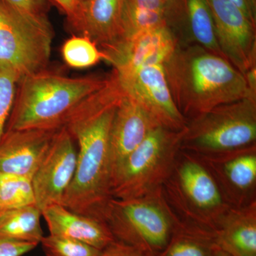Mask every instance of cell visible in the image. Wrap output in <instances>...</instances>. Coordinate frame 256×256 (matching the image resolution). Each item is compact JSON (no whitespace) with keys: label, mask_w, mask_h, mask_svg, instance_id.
Returning <instances> with one entry per match:
<instances>
[{"label":"cell","mask_w":256,"mask_h":256,"mask_svg":"<svg viewBox=\"0 0 256 256\" xmlns=\"http://www.w3.org/2000/svg\"><path fill=\"white\" fill-rule=\"evenodd\" d=\"M163 66L175 105L186 122L223 104L256 99L242 72L200 45L178 44Z\"/></svg>","instance_id":"7a4b0ae2"},{"label":"cell","mask_w":256,"mask_h":256,"mask_svg":"<svg viewBox=\"0 0 256 256\" xmlns=\"http://www.w3.org/2000/svg\"><path fill=\"white\" fill-rule=\"evenodd\" d=\"M53 38L48 18L22 14L0 0V64L20 80L46 70Z\"/></svg>","instance_id":"52a82bcc"},{"label":"cell","mask_w":256,"mask_h":256,"mask_svg":"<svg viewBox=\"0 0 256 256\" xmlns=\"http://www.w3.org/2000/svg\"><path fill=\"white\" fill-rule=\"evenodd\" d=\"M116 76L126 94L137 101L158 126L174 131L185 128L188 122L175 105L163 64L148 66Z\"/></svg>","instance_id":"ba28073f"},{"label":"cell","mask_w":256,"mask_h":256,"mask_svg":"<svg viewBox=\"0 0 256 256\" xmlns=\"http://www.w3.org/2000/svg\"><path fill=\"white\" fill-rule=\"evenodd\" d=\"M38 245L34 242H18L0 237V256H23Z\"/></svg>","instance_id":"83f0119b"},{"label":"cell","mask_w":256,"mask_h":256,"mask_svg":"<svg viewBox=\"0 0 256 256\" xmlns=\"http://www.w3.org/2000/svg\"><path fill=\"white\" fill-rule=\"evenodd\" d=\"M50 235L85 242L102 250L116 240L107 224L69 210L62 204H53L42 212Z\"/></svg>","instance_id":"2e32d148"},{"label":"cell","mask_w":256,"mask_h":256,"mask_svg":"<svg viewBox=\"0 0 256 256\" xmlns=\"http://www.w3.org/2000/svg\"><path fill=\"white\" fill-rule=\"evenodd\" d=\"M220 53L244 76L256 68V25L228 0H206Z\"/></svg>","instance_id":"9c48e42d"},{"label":"cell","mask_w":256,"mask_h":256,"mask_svg":"<svg viewBox=\"0 0 256 256\" xmlns=\"http://www.w3.org/2000/svg\"><path fill=\"white\" fill-rule=\"evenodd\" d=\"M0 204L2 210L36 205L32 178L0 173Z\"/></svg>","instance_id":"603a6c76"},{"label":"cell","mask_w":256,"mask_h":256,"mask_svg":"<svg viewBox=\"0 0 256 256\" xmlns=\"http://www.w3.org/2000/svg\"><path fill=\"white\" fill-rule=\"evenodd\" d=\"M160 190L132 200L112 198L105 223L117 242L134 248L146 256H158L168 245L174 218L158 196Z\"/></svg>","instance_id":"8992f818"},{"label":"cell","mask_w":256,"mask_h":256,"mask_svg":"<svg viewBox=\"0 0 256 256\" xmlns=\"http://www.w3.org/2000/svg\"><path fill=\"white\" fill-rule=\"evenodd\" d=\"M183 130L154 128L114 174L112 198L132 200L160 190L174 171L181 151Z\"/></svg>","instance_id":"5b68a950"},{"label":"cell","mask_w":256,"mask_h":256,"mask_svg":"<svg viewBox=\"0 0 256 256\" xmlns=\"http://www.w3.org/2000/svg\"><path fill=\"white\" fill-rule=\"evenodd\" d=\"M220 159V175L222 183L230 193L242 195L255 190L256 184V146L226 153L212 156Z\"/></svg>","instance_id":"d6986e66"},{"label":"cell","mask_w":256,"mask_h":256,"mask_svg":"<svg viewBox=\"0 0 256 256\" xmlns=\"http://www.w3.org/2000/svg\"><path fill=\"white\" fill-rule=\"evenodd\" d=\"M1 204H0V212H1Z\"/></svg>","instance_id":"d6a6232c"},{"label":"cell","mask_w":256,"mask_h":256,"mask_svg":"<svg viewBox=\"0 0 256 256\" xmlns=\"http://www.w3.org/2000/svg\"><path fill=\"white\" fill-rule=\"evenodd\" d=\"M13 9L33 18H48L46 0H2Z\"/></svg>","instance_id":"4316f807"},{"label":"cell","mask_w":256,"mask_h":256,"mask_svg":"<svg viewBox=\"0 0 256 256\" xmlns=\"http://www.w3.org/2000/svg\"><path fill=\"white\" fill-rule=\"evenodd\" d=\"M111 78L112 74L70 78L47 70L24 77L18 82L5 130L60 129L72 112Z\"/></svg>","instance_id":"3957f363"},{"label":"cell","mask_w":256,"mask_h":256,"mask_svg":"<svg viewBox=\"0 0 256 256\" xmlns=\"http://www.w3.org/2000/svg\"><path fill=\"white\" fill-rule=\"evenodd\" d=\"M178 168V178L185 196L197 208L222 214L225 203L218 184L202 164L188 156Z\"/></svg>","instance_id":"ac0fdd59"},{"label":"cell","mask_w":256,"mask_h":256,"mask_svg":"<svg viewBox=\"0 0 256 256\" xmlns=\"http://www.w3.org/2000/svg\"><path fill=\"white\" fill-rule=\"evenodd\" d=\"M46 1L52 2L62 10L68 18V22L73 26L78 18L82 2L79 0H46Z\"/></svg>","instance_id":"f1b7e54d"},{"label":"cell","mask_w":256,"mask_h":256,"mask_svg":"<svg viewBox=\"0 0 256 256\" xmlns=\"http://www.w3.org/2000/svg\"><path fill=\"white\" fill-rule=\"evenodd\" d=\"M218 250L214 230L175 223L168 245L158 256H215Z\"/></svg>","instance_id":"ffe728a7"},{"label":"cell","mask_w":256,"mask_h":256,"mask_svg":"<svg viewBox=\"0 0 256 256\" xmlns=\"http://www.w3.org/2000/svg\"><path fill=\"white\" fill-rule=\"evenodd\" d=\"M58 130H5L0 140V173L32 178Z\"/></svg>","instance_id":"7c38bea8"},{"label":"cell","mask_w":256,"mask_h":256,"mask_svg":"<svg viewBox=\"0 0 256 256\" xmlns=\"http://www.w3.org/2000/svg\"><path fill=\"white\" fill-rule=\"evenodd\" d=\"M124 92L114 72L110 82L79 106L64 127L77 143L73 181L60 204L105 223L111 194V126Z\"/></svg>","instance_id":"6da1fadb"},{"label":"cell","mask_w":256,"mask_h":256,"mask_svg":"<svg viewBox=\"0 0 256 256\" xmlns=\"http://www.w3.org/2000/svg\"><path fill=\"white\" fill-rule=\"evenodd\" d=\"M73 138L62 127L58 130L32 178L36 205L40 210L60 204L64 194L73 181L77 165V149Z\"/></svg>","instance_id":"30bf717a"},{"label":"cell","mask_w":256,"mask_h":256,"mask_svg":"<svg viewBox=\"0 0 256 256\" xmlns=\"http://www.w3.org/2000/svg\"><path fill=\"white\" fill-rule=\"evenodd\" d=\"M168 9L169 0H124V40L146 30L168 24Z\"/></svg>","instance_id":"44dd1931"},{"label":"cell","mask_w":256,"mask_h":256,"mask_svg":"<svg viewBox=\"0 0 256 256\" xmlns=\"http://www.w3.org/2000/svg\"><path fill=\"white\" fill-rule=\"evenodd\" d=\"M20 82L18 74L0 64V140L4 134Z\"/></svg>","instance_id":"484cf974"},{"label":"cell","mask_w":256,"mask_h":256,"mask_svg":"<svg viewBox=\"0 0 256 256\" xmlns=\"http://www.w3.org/2000/svg\"><path fill=\"white\" fill-rule=\"evenodd\" d=\"M124 0H84L72 26L95 42L101 50H110L124 40L122 11Z\"/></svg>","instance_id":"9a60e30c"},{"label":"cell","mask_w":256,"mask_h":256,"mask_svg":"<svg viewBox=\"0 0 256 256\" xmlns=\"http://www.w3.org/2000/svg\"><path fill=\"white\" fill-rule=\"evenodd\" d=\"M158 126L142 106L124 92L117 106L111 126L110 156L112 180L126 158Z\"/></svg>","instance_id":"4fadbf2b"},{"label":"cell","mask_w":256,"mask_h":256,"mask_svg":"<svg viewBox=\"0 0 256 256\" xmlns=\"http://www.w3.org/2000/svg\"><path fill=\"white\" fill-rule=\"evenodd\" d=\"M168 26L174 32L178 44H195L222 56L206 0H172Z\"/></svg>","instance_id":"5bb4252c"},{"label":"cell","mask_w":256,"mask_h":256,"mask_svg":"<svg viewBox=\"0 0 256 256\" xmlns=\"http://www.w3.org/2000/svg\"><path fill=\"white\" fill-rule=\"evenodd\" d=\"M42 210L32 205L0 212V237L40 244L44 236L41 226Z\"/></svg>","instance_id":"7402d4cb"},{"label":"cell","mask_w":256,"mask_h":256,"mask_svg":"<svg viewBox=\"0 0 256 256\" xmlns=\"http://www.w3.org/2000/svg\"><path fill=\"white\" fill-rule=\"evenodd\" d=\"M101 256H146L134 248L114 240L102 250Z\"/></svg>","instance_id":"f546056e"},{"label":"cell","mask_w":256,"mask_h":256,"mask_svg":"<svg viewBox=\"0 0 256 256\" xmlns=\"http://www.w3.org/2000/svg\"></svg>","instance_id":"d590c367"},{"label":"cell","mask_w":256,"mask_h":256,"mask_svg":"<svg viewBox=\"0 0 256 256\" xmlns=\"http://www.w3.org/2000/svg\"><path fill=\"white\" fill-rule=\"evenodd\" d=\"M256 208L252 202L220 216L214 228L220 250L232 256H256Z\"/></svg>","instance_id":"e0dca14e"},{"label":"cell","mask_w":256,"mask_h":256,"mask_svg":"<svg viewBox=\"0 0 256 256\" xmlns=\"http://www.w3.org/2000/svg\"><path fill=\"white\" fill-rule=\"evenodd\" d=\"M79 1L82 2V1H84V0H79Z\"/></svg>","instance_id":"836d02e7"},{"label":"cell","mask_w":256,"mask_h":256,"mask_svg":"<svg viewBox=\"0 0 256 256\" xmlns=\"http://www.w3.org/2000/svg\"><path fill=\"white\" fill-rule=\"evenodd\" d=\"M256 99L217 106L190 120L184 128L181 150L218 156L256 146Z\"/></svg>","instance_id":"277c9868"},{"label":"cell","mask_w":256,"mask_h":256,"mask_svg":"<svg viewBox=\"0 0 256 256\" xmlns=\"http://www.w3.org/2000/svg\"><path fill=\"white\" fill-rule=\"evenodd\" d=\"M215 256H232L229 255V254H226V252H222V250H218V252H217Z\"/></svg>","instance_id":"1f68e13d"},{"label":"cell","mask_w":256,"mask_h":256,"mask_svg":"<svg viewBox=\"0 0 256 256\" xmlns=\"http://www.w3.org/2000/svg\"><path fill=\"white\" fill-rule=\"evenodd\" d=\"M256 25V0H228Z\"/></svg>","instance_id":"4dcf8cb0"},{"label":"cell","mask_w":256,"mask_h":256,"mask_svg":"<svg viewBox=\"0 0 256 256\" xmlns=\"http://www.w3.org/2000/svg\"><path fill=\"white\" fill-rule=\"evenodd\" d=\"M178 44L174 32L164 24L138 33L104 52L114 73L122 76L148 66L164 64Z\"/></svg>","instance_id":"8fae6325"},{"label":"cell","mask_w":256,"mask_h":256,"mask_svg":"<svg viewBox=\"0 0 256 256\" xmlns=\"http://www.w3.org/2000/svg\"><path fill=\"white\" fill-rule=\"evenodd\" d=\"M64 62L70 68H87L101 60L107 62L105 52L86 35H74L64 42L62 48Z\"/></svg>","instance_id":"cb8c5ba5"},{"label":"cell","mask_w":256,"mask_h":256,"mask_svg":"<svg viewBox=\"0 0 256 256\" xmlns=\"http://www.w3.org/2000/svg\"><path fill=\"white\" fill-rule=\"evenodd\" d=\"M46 256H101L102 250L85 244L50 235L44 236L40 244Z\"/></svg>","instance_id":"d4e9b609"},{"label":"cell","mask_w":256,"mask_h":256,"mask_svg":"<svg viewBox=\"0 0 256 256\" xmlns=\"http://www.w3.org/2000/svg\"><path fill=\"white\" fill-rule=\"evenodd\" d=\"M1 212H2V210H1Z\"/></svg>","instance_id":"e575fe53"}]
</instances>
